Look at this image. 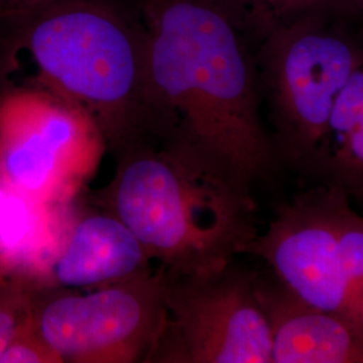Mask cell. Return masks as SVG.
Returning <instances> with one entry per match:
<instances>
[{"label": "cell", "mask_w": 363, "mask_h": 363, "mask_svg": "<svg viewBox=\"0 0 363 363\" xmlns=\"http://www.w3.org/2000/svg\"><path fill=\"white\" fill-rule=\"evenodd\" d=\"M150 138L253 193L280 169L250 39L218 0H142Z\"/></svg>", "instance_id": "obj_1"}, {"label": "cell", "mask_w": 363, "mask_h": 363, "mask_svg": "<svg viewBox=\"0 0 363 363\" xmlns=\"http://www.w3.org/2000/svg\"><path fill=\"white\" fill-rule=\"evenodd\" d=\"M112 156L115 174L97 201L164 272H217L259 234L253 193L193 157L154 139Z\"/></svg>", "instance_id": "obj_2"}, {"label": "cell", "mask_w": 363, "mask_h": 363, "mask_svg": "<svg viewBox=\"0 0 363 363\" xmlns=\"http://www.w3.org/2000/svg\"><path fill=\"white\" fill-rule=\"evenodd\" d=\"M4 22L37 69L30 84L81 106L112 155L150 138L139 19L109 0H52Z\"/></svg>", "instance_id": "obj_3"}, {"label": "cell", "mask_w": 363, "mask_h": 363, "mask_svg": "<svg viewBox=\"0 0 363 363\" xmlns=\"http://www.w3.org/2000/svg\"><path fill=\"white\" fill-rule=\"evenodd\" d=\"M253 52L279 163L310 178L337 96L363 64V13L328 0L274 27Z\"/></svg>", "instance_id": "obj_4"}, {"label": "cell", "mask_w": 363, "mask_h": 363, "mask_svg": "<svg viewBox=\"0 0 363 363\" xmlns=\"http://www.w3.org/2000/svg\"><path fill=\"white\" fill-rule=\"evenodd\" d=\"M245 255L298 298L363 327V211L343 190L313 183L298 191Z\"/></svg>", "instance_id": "obj_5"}, {"label": "cell", "mask_w": 363, "mask_h": 363, "mask_svg": "<svg viewBox=\"0 0 363 363\" xmlns=\"http://www.w3.org/2000/svg\"><path fill=\"white\" fill-rule=\"evenodd\" d=\"M104 140L77 104L34 84L0 91V182L40 202H66L96 167Z\"/></svg>", "instance_id": "obj_6"}, {"label": "cell", "mask_w": 363, "mask_h": 363, "mask_svg": "<svg viewBox=\"0 0 363 363\" xmlns=\"http://www.w3.org/2000/svg\"><path fill=\"white\" fill-rule=\"evenodd\" d=\"M163 325L147 363H272L255 272L235 259L205 274L163 271Z\"/></svg>", "instance_id": "obj_7"}, {"label": "cell", "mask_w": 363, "mask_h": 363, "mask_svg": "<svg viewBox=\"0 0 363 363\" xmlns=\"http://www.w3.org/2000/svg\"><path fill=\"white\" fill-rule=\"evenodd\" d=\"M163 316L160 267L88 294L39 286L31 313L62 363H147Z\"/></svg>", "instance_id": "obj_8"}, {"label": "cell", "mask_w": 363, "mask_h": 363, "mask_svg": "<svg viewBox=\"0 0 363 363\" xmlns=\"http://www.w3.org/2000/svg\"><path fill=\"white\" fill-rule=\"evenodd\" d=\"M272 363H363V327L298 298L267 268L255 272Z\"/></svg>", "instance_id": "obj_9"}, {"label": "cell", "mask_w": 363, "mask_h": 363, "mask_svg": "<svg viewBox=\"0 0 363 363\" xmlns=\"http://www.w3.org/2000/svg\"><path fill=\"white\" fill-rule=\"evenodd\" d=\"M151 261L136 235L101 210L67 222L62 242L45 274V286H111L152 271Z\"/></svg>", "instance_id": "obj_10"}, {"label": "cell", "mask_w": 363, "mask_h": 363, "mask_svg": "<svg viewBox=\"0 0 363 363\" xmlns=\"http://www.w3.org/2000/svg\"><path fill=\"white\" fill-rule=\"evenodd\" d=\"M64 203L40 202L4 189L0 196V271L45 284L69 222Z\"/></svg>", "instance_id": "obj_11"}, {"label": "cell", "mask_w": 363, "mask_h": 363, "mask_svg": "<svg viewBox=\"0 0 363 363\" xmlns=\"http://www.w3.org/2000/svg\"><path fill=\"white\" fill-rule=\"evenodd\" d=\"M308 179L343 190L363 211V64L337 96Z\"/></svg>", "instance_id": "obj_12"}, {"label": "cell", "mask_w": 363, "mask_h": 363, "mask_svg": "<svg viewBox=\"0 0 363 363\" xmlns=\"http://www.w3.org/2000/svg\"><path fill=\"white\" fill-rule=\"evenodd\" d=\"M255 46L274 27L328 0H218Z\"/></svg>", "instance_id": "obj_13"}, {"label": "cell", "mask_w": 363, "mask_h": 363, "mask_svg": "<svg viewBox=\"0 0 363 363\" xmlns=\"http://www.w3.org/2000/svg\"><path fill=\"white\" fill-rule=\"evenodd\" d=\"M39 286L43 284L26 276L0 271V358L31 318Z\"/></svg>", "instance_id": "obj_14"}, {"label": "cell", "mask_w": 363, "mask_h": 363, "mask_svg": "<svg viewBox=\"0 0 363 363\" xmlns=\"http://www.w3.org/2000/svg\"><path fill=\"white\" fill-rule=\"evenodd\" d=\"M0 363H62V361L39 337L30 318L1 354Z\"/></svg>", "instance_id": "obj_15"}, {"label": "cell", "mask_w": 363, "mask_h": 363, "mask_svg": "<svg viewBox=\"0 0 363 363\" xmlns=\"http://www.w3.org/2000/svg\"><path fill=\"white\" fill-rule=\"evenodd\" d=\"M52 0H0V22L18 18Z\"/></svg>", "instance_id": "obj_16"}, {"label": "cell", "mask_w": 363, "mask_h": 363, "mask_svg": "<svg viewBox=\"0 0 363 363\" xmlns=\"http://www.w3.org/2000/svg\"><path fill=\"white\" fill-rule=\"evenodd\" d=\"M340 1H343V3L349 4L350 7L355 9L357 11H359V13H363V0H340Z\"/></svg>", "instance_id": "obj_17"}, {"label": "cell", "mask_w": 363, "mask_h": 363, "mask_svg": "<svg viewBox=\"0 0 363 363\" xmlns=\"http://www.w3.org/2000/svg\"><path fill=\"white\" fill-rule=\"evenodd\" d=\"M3 193H4V186L1 184V182H0V196L3 195Z\"/></svg>", "instance_id": "obj_18"}]
</instances>
